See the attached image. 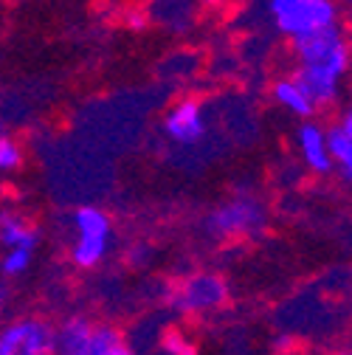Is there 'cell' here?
I'll return each mask as SVG.
<instances>
[{"label": "cell", "mask_w": 352, "mask_h": 355, "mask_svg": "<svg viewBox=\"0 0 352 355\" xmlns=\"http://www.w3.org/2000/svg\"><path fill=\"white\" fill-rule=\"evenodd\" d=\"M271 102L279 110H285V113H290L296 119H313L316 110H319L316 102H313V96L307 94V87L293 76V71L279 73L271 82Z\"/></svg>", "instance_id": "30bf717a"}, {"label": "cell", "mask_w": 352, "mask_h": 355, "mask_svg": "<svg viewBox=\"0 0 352 355\" xmlns=\"http://www.w3.org/2000/svg\"><path fill=\"white\" fill-rule=\"evenodd\" d=\"M96 324L85 316H71L54 330V355H91Z\"/></svg>", "instance_id": "8fae6325"}, {"label": "cell", "mask_w": 352, "mask_h": 355, "mask_svg": "<svg viewBox=\"0 0 352 355\" xmlns=\"http://www.w3.org/2000/svg\"><path fill=\"white\" fill-rule=\"evenodd\" d=\"M296 150L304 161V166L316 172V175H327L333 172V155H330V127L313 121V119H299L296 127Z\"/></svg>", "instance_id": "ba28073f"}, {"label": "cell", "mask_w": 352, "mask_h": 355, "mask_svg": "<svg viewBox=\"0 0 352 355\" xmlns=\"http://www.w3.org/2000/svg\"><path fill=\"white\" fill-rule=\"evenodd\" d=\"M234 0H200L203 9H211V12H223V9H231Z\"/></svg>", "instance_id": "d6986e66"}, {"label": "cell", "mask_w": 352, "mask_h": 355, "mask_svg": "<svg viewBox=\"0 0 352 355\" xmlns=\"http://www.w3.org/2000/svg\"><path fill=\"white\" fill-rule=\"evenodd\" d=\"M349 352H352V341H349Z\"/></svg>", "instance_id": "603a6c76"}, {"label": "cell", "mask_w": 352, "mask_h": 355, "mask_svg": "<svg viewBox=\"0 0 352 355\" xmlns=\"http://www.w3.org/2000/svg\"><path fill=\"white\" fill-rule=\"evenodd\" d=\"M290 62L293 76L307 87L316 107H333L344 99L352 79V46L344 26L290 42Z\"/></svg>", "instance_id": "6da1fadb"}, {"label": "cell", "mask_w": 352, "mask_h": 355, "mask_svg": "<svg viewBox=\"0 0 352 355\" xmlns=\"http://www.w3.org/2000/svg\"><path fill=\"white\" fill-rule=\"evenodd\" d=\"M338 127L346 132V136H352V91L346 94V99L341 102V113H338Z\"/></svg>", "instance_id": "e0dca14e"}, {"label": "cell", "mask_w": 352, "mask_h": 355, "mask_svg": "<svg viewBox=\"0 0 352 355\" xmlns=\"http://www.w3.org/2000/svg\"><path fill=\"white\" fill-rule=\"evenodd\" d=\"M39 240L34 223L17 211H0V245L3 248H34Z\"/></svg>", "instance_id": "7c38bea8"}, {"label": "cell", "mask_w": 352, "mask_h": 355, "mask_svg": "<svg viewBox=\"0 0 352 355\" xmlns=\"http://www.w3.org/2000/svg\"><path fill=\"white\" fill-rule=\"evenodd\" d=\"M3 130H6V127H3V121H0V132H3Z\"/></svg>", "instance_id": "7402d4cb"}, {"label": "cell", "mask_w": 352, "mask_h": 355, "mask_svg": "<svg viewBox=\"0 0 352 355\" xmlns=\"http://www.w3.org/2000/svg\"><path fill=\"white\" fill-rule=\"evenodd\" d=\"M330 155H333V169H338L344 181L352 184V136H346L338 124L330 127Z\"/></svg>", "instance_id": "4fadbf2b"}, {"label": "cell", "mask_w": 352, "mask_h": 355, "mask_svg": "<svg viewBox=\"0 0 352 355\" xmlns=\"http://www.w3.org/2000/svg\"><path fill=\"white\" fill-rule=\"evenodd\" d=\"M254 17L282 42H299L319 31L344 26L338 0H254Z\"/></svg>", "instance_id": "7a4b0ae2"}, {"label": "cell", "mask_w": 352, "mask_h": 355, "mask_svg": "<svg viewBox=\"0 0 352 355\" xmlns=\"http://www.w3.org/2000/svg\"><path fill=\"white\" fill-rule=\"evenodd\" d=\"M23 164V147L9 132H0V172H15Z\"/></svg>", "instance_id": "9a60e30c"}, {"label": "cell", "mask_w": 352, "mask_h": 355, "mask_svg": "<svg viewBox=\"0 0 352 355\" xmlns=\"http://www.w3.org/2000/svg\"><path fill=\"white\" fill-rule=\"evenodd\" d=\"M164 349H166V355H197L195 352V344L186 336H181V333H166Z\"/></svg>", "instance_id": "2e32d148"}, {"label": "cell", "mask_w": 352, "mask_h": 355, "mask_svg": "<svg viewBox=\"0 0 352 355\" xmlns=\"http://www.w3.org/2000/svg\"><path fill=\"white\" fill-rule=\"evenodd\" d=\"M265 226V206L256 198H231L209 214V232L220 240L254 237Z\"/></svg>", "instance_id": "5b68a950"}, {"label": "cell", "mask_w": 352, "mask_h": 355, "mask_svg": "<svg viewBox=\"0 0 352 355\" xmlns=\"http://www.w3.org/2000/svg\"><path fill=\"white\" fill-rule=\"evenodd\" d=\"M344 34H346V40H349V46H352V12H349V17H346V26H344Z\"/></svg>", "instance_id": "ffe728a7"}, {"label": "cell", "mask_w": 352, "mask_h": 355, "mask_svg": "<svg viewBox=\"0 0 352 355\" xmlns=\"http://www.w3.org/2000/svg\"><path fill=\"white\" fill-rule=\"evenodd\" d=\"M105 355H136V352L127 347V341H124V338H118V341H113V344L107 347V352H105Z\"/></svg>", "instance_id": "ac0fdd59"}, {"label": "cell", "mask_w": 352, "mask_h": 355, "mask_svg": "<svg viewBox=\"0 0 352 355\" xmlns=\"http://www.w3.org/2000/svg\"><path fill=\"white\" fill-rule=\"evenodd\" d=\"M0 355H54V327L39 319H15L0 330Z\"/></svg>", "instance_id": "52a82bcc"}, {"label": "cell", "mask_w": 352, "mask_h": 355, "mask_svg": "<svg viewBox=\"0 0 352 355\" xmlns=\"http://www.w3.org/2000/svg\"><path fill=\"white\" fill-rule=\"evenodd\" d=\"M161 132L164 139L175 147H195L209 136V119H206V105L197 96H181L175 99L164 119H161Z\"/></svg>", "instance_id": "277c9868"}, {"label": "cell", "mask_w": 352, "mask_h": 355, "mask_svg": "<svg viewBox=\"0 0 352 355\" xmlns=\"http://www.w3.org/2000/svg\"><path fill=\"white\" fill-rule=\"evenodd\" d=\"M229 302V285L217 274H192L169 291V304L181 313H209Z\"/></svg>", "instance_id": "8992f818"}, {"label": "cell", "mask_w": 352, "mask_h": 355, "mask_svg": "<svg viewBox=\"0 0 352 355\" xmlns=\"http://www.w3.org/2000/svg\"><path fill=\"white\" fill-rule=\"evenodd\" d=\"M31 257L34 248H6L3 259H0V271H3V277H20L31 268Z\"/></svg>", "instance_id": "5bb4252c"}, {"label": "cell", "mask_w": 352, "mask_h": 355, "mask_svg": "<svg viewBox=\"0 0 352 355\" xmlns=\"http://www.w3.org/2000/svg\"><path fill=\"white\" fill-rule=\"evenodd\" d=\"M147 20L169 34H189L200 20V0H147Z\"/></svg>", "instance_id": "9c48e42d"}, {"label": "cell", "mask_w": 352, "mask_h": 355, "mask_svg": "<svg viewBox=\"0 0 352 355\" xmlns=\"http://www.w3.org/2000/svg\"><path fill=\"white\" fill-rule=\"evenodd\" d=\"M71 223H73V245H71L73 265L96 268L110 251V240H113L110 217L96 206H82L73 211Z\"/></svg>", "instance_id": "3957f363"}, {"label": "cell", "mask_w": 352, "mask_h": 355, "mask_svg": "<svg viewBox=\"0 0 352 355\" xmlns=\"http://www.w3.org/2000/svg\"><path fill=\"white\" fill-rule=\"evenodd\" d=\"M330 355H352L349 349H344V352H330Z\"/></svg>", "instance_id": "44dd1931"}]
</instances>
